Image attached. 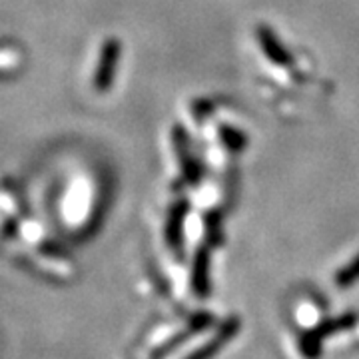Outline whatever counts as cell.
<instances>
[{
    "label": "cell",
    "mask_w": 359,
    "mask_h": 359,
    "mask_svg": "<svg viewBox=\"0 0 359 359\" xmlns=\"http://www.w3.org/2000/svg\"><path fill=\"white\" fill-rule=\"evenodd\" d=\"M353 325V316H344V318H335V320H325L313 325L309 332L299 337V353L304 359H320L323 339L330 337L335 332H344L347 327Z\"/></svg>",
    "instance_id": "1"
},
{
    "label": "cell",
    "mask_w": 359,
    "mask_h": 359,
    "mask_svg": "<svg viewBox=\"0 0 359 359\" xmlns=\"http://www.w3.org/2000/svg\"><path fill=\"white\" fill-rule=\"evenodd\" d=\"M118 58H120V42L114 39L108 40L102 46L100 58H98V68L94 72V88H98L100 92L110 88V84L114 82Z\"/></svg>",
    "instance_id": "2"
},
{
    "label": "cell",
    "mask_w": 359,
    "mask_h": 359,
    "mask_svg": "<svg viewBox=\"0 0 359 359\" xmlns=\"http://www.w3.org/2000/svg\"><path fill=\"white\" fill-rule=\"evenodd\" d=\"M238 327H240V321L236 320V318H231L208 341L196 347L194 351H190L188 355H184L182 359H214L218 355V351L222 347L226 346V344H230V339L236 335Z\"/></svg>",
    "instance_id": "3"
},
{
    "label": "cell",
    "mask_w": 359,
    "mask_h": 359,
    "mask_svg": "<svg viewBox=\"0 0 359 359\" xmlns=\"http://www.w3.org/2000/svg\"><path fill=\"white\" fill-rule=\"evenodd\" d=\"M192 287L196 295H200V297H205L210 294V259H208L205 252H200L194 262Z\"/></svg>",
    "instance_id": "4"
},
{
    "label": "cell",
    "mask_w": 359,
    "mask_h": 359,
    "mask_svg": "<svg viewBox=\"0 0 359 359\" xmlns=\"http://www.w3.org/2000/svg\"><path fill=\"white\" fill-rule=\"evenodd\" d=\"M359 282V256L353 259V262H349L346 268L339 269V273L335 276V283L339 285V287H349V285H353V283Z\"/></svg>",
    "instance_id": "5"
}]
</instances>
